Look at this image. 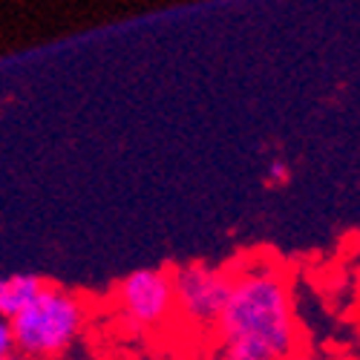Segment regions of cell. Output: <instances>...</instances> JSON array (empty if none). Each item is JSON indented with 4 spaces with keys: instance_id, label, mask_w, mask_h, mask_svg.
Returning a JSON list of instances; mask_svg holds the SVG:
<instances>
[{
    "instance_id": "obj_1",
    "label": "cell",
    "mask_w": 360,
    "mask_h": 360,
    "mask_svg": "<svg viewBox=\"0 0 360 360\" xmlns=\"http://www.w3.org/2000/svg\"><path fill=\"white\" fill-rule=\"evenodd\" d=\"M214 328L222 360H297L300 328L285 265L259 254L233 265L228 303Z\"/></svg>"
},
{
    "instance_id": "obj_2",
    "label": "cell",
    "mask_w": 360,
    "mask_h": 360,
    "mask_svg": "<svg viewBox=\"0 0 360 360\" xmlns=\"http://www.w3.org/2000/svg\"><path fill=\"white\" fill-rule=\"evenodd\" d=\"M9 323L15 352L29 360H49L75 346L86 323V306L78 294L46 283L32 303Z\"/></svg>"
},
{
    "instance_id": "obj_3",
    "label": "cell",
    "mask_w": 360,
    "mask_h": 360,
    "mask_svg": "<svg viewBox=\"0 0 360 360\" xmlns=\"http://www.w3.org/2000/svg\"><path fill=\"white\" fill-rule=\"evenodd\" d=\"M118 314L133 332H153L176 314L170 268H139L115 288Z\"/></svg>"
},
{
    "instance_id": "obj_4",
    "label": "cell",
    "mask_w": 360,
    "mask_h": 360,
    "mask_svg": "<svg viewBox=\"0 0 360 360\" xmlns=\"http://www.w3.org/2000/svg\"><path fill=\"white\" fill-rule=\"evenodd\" d=\"M170 274L176 314L196 328L217 326L231 294V268L191 262L182 268H170Z\"/></svg>"
},
{
    "instance_id": "obj_5",
    "label": "cell",
    "mask_w": 360,
    "mask_h": 360,
    "mask_svg": "<svg viewBox=\"0 0 360 360\" xmlns=\"http://www.w3.org/2000/svg\"><path fill=\"white\" fill-rule=\"evenodd\" d=\"M46 285L38 274H9L0 277V317L12 320L18 311H23Z\"/></svg>"
},
{
    "instance_id": "obj_6",
    "label": "cell",
    "mask_w": 360,
    "mask_h": 360,
    "mask_svg": "<svg viewBox=\"0 0 360 360\" xmlns=\"http://www.w3.org/2000/svg\"><path fill=\"white\" fill-rule=\"evenodd\" d=\"M15 352V340H12V323L6 317H0V360Z\"/></svg>"
},
{
    "instance_id": "obj_7",
    "label": "cell",
    "mask_w": 360,
    "mask_h": 360,
    "mask_svg": "<svg viewBox=\"0 0 360 360\" xmlns=\"http://www.w3.org/2000/svg\"><path fill=\"white\" fill-rule=\"evenodd\" d=\"M285 170H288V167H285L283 162H274V165H271V179H274V182H285V179H288Z\"/></svg>"
},
{
    "instance_id": "obj_8",
    "label": "cell",
    "mask_w": 360,
    "mask_h": 360,
    "mask_svg": "<svg viewBox=\"0 0 360 360\" xmlns=\"http://www.w3.org/2000/svg\"><path fill=\"white\" fill-rule=\"evenodd\" d=\"M4 360H29V357H23V354H20V352H12V354H6V357H4Z\"/></svg>"
}]
</instances>
